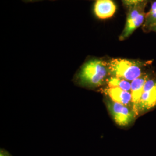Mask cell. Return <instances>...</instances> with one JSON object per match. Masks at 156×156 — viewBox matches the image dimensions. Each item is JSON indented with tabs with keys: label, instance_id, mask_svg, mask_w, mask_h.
<instances>
[{
	"label": "cell",
	"instance_id": "cell-1",
	"mask_svg": "<svg viewBox=\"0 0 156 156\" xmlns=\"http://www.w3.org/2000/svg\"><path fill=\"white\" fill-rule=\"evenodd\" d=\"M108 66L110 76L132 82L145 73L147 63L139 60L115 58L108 62Z\"/></svg>",
	"mask_w": 156,
	"mask_h": 156
},
{
	"label": "cell",
	"instance_id": "cell-2",
	"mask_svg": "<svg viewBox=\"0 0 156 156\" xmlns=\"http://www.w3.org/2000/svg\"><path fill=\"white\" fill-rule=\"evenodd\" d=\"M109 76L108 62L93 59L86 62L78 75L80 83L90 87H99L106 82Z\"/></svg>",
	"mask_w": 156,
	"mask_h": 156
},
{
	"label": "cell",
	"instance_id": "cell-3",
	"mask_svg": "<svg viewBox=\"0 0 156 156\" xmlns=\"http://www.w3.org/2000/svg\"><path fill=\"white\" fill-rule=\"evenodd\" d=\"M106 107L115 122L121 127H128L136 118L132 109L128 106L115 102L109 98L106 100Z\"/></svg>",
	"mask_w": 156,
	"mask_h": 156
},
{
	"label": "cell",
	"instance_id": "cell-4",
	"mask_svg": "<svg viewBox=\"0 0 156 156\" xmlns=\"http://www.w3.org/2000/svg\"><path fill=\"white\" fill-rule=\"evenodd\" d=\"M145 5L137 6L129 9L124 28L119 37L120 41L127 39L144 23Z\"/></svg>",
	"mask_w": 156,
	"mask_h": 156
},
{
	"label": "cell",
	"instance_id": "cell-5",
	"mask_svg": "<svg viewBox=\"0 0 156 156\" xmlns=\"http://www.w3.org/2000/svg\"><path fill=\"white\" fill-rule=\"evenodd\" d=\"M156 106V76L149 75L140 100L138 116Z\"/></svg>",
	"mask_w": 156,
	"mask_h": 156
},
{
	"label": "cell",
	"instance_id": "cell-6",
	"mask_svg": "<svg viewBox=\"0 0 156 156\" xmlns=\"http://www.w3.org/2000/svg\"><path fill=\"white\" fill-rule=\"evenodd\" d=\"M149 74L145 73L140 78L135 79L131 82V109L134 112L135 117H138V108L140 100L142 94L145 82L149 76Z\"/></svg>",
	"mask_w": 156,
	"mask_h": 156
},
{
	"label": "cell",
	"instance_id": "cell-7",
	"mask_svg": "<svg viewBox=\"0 0 156 156\" xmlns=\"http://www.w3.org/2000/svg\"><path fill=\"white\" fill-rule=\"evenodd\" d=\"M110 100L131 108V93L116 87H106L102 90Z\"/></svg>",
	"mask_w": 156,
	"mask_h": 156
},
{
	"label": "cell",
	"instance_id": "cell-8",
	"mask_svg": "<svg viewBox=\"0 0 156 156\" xmlns=\"http://www.w3.org/2000/svg\"><path fill=\"white\" fill-rule=\"evenodd\" d=\"M116 9V5L112 0H96L94 11L98 18L106 19L114 15Z\"/></svg>",
	"mask_w": 156,
	"mask_h": 156
},
{
	"label": "cell",
	"instance_id": "cell-9",
	"mask_svg": "<svg viewBox=\"0 0 156 156\" xmlns=\"http://www.w3.org/2000/svg\"><path fill=\"white\" fill-rule=\"evenodd\" d=\"M131 82L126 80L120 78L110 76L106 79V83L107 87H116L127 91H131Z\"/></svg>",
	"mask_w": 156,
	"mask_h": 156
},
{
	"label": "cell",
	"instance_id": "cell-10",
	"mask_svg": "<svg viewBox=\"0 0 156 156\" xmlns=\"http://www.w3.org/2000/svg\"><path fill=\"white\" fill-rule=\"evenodd\" d=\"M123 3L129 7V8L137 6L145 5L147 0H122Z\"/></svg>",
	"mask_w": 156,
	"mask_h": 156
},
{
	"label": "cell",
	"instance_id": "cell-11",
	"mask_svg": "<svg viewBox=\"0 0 156 156\" xmlns=\"http://www.w3.org/2000/svg\"><path fill=\"white\" fill-rule=\"evenodd\" d=\"M0 156H11L10 154L4 150H1V153H0Z\"/></svg>",
	"mask_w": 156,
	"mask_h": 156
},
{
	"label": "cell",
	"instance_id": "cell-12",
	"mask_svg": "<svg viewBox=\"0 0 156 156\" xmlns=\"http://www.w3.org/2000/svg\"><path fill=\"white\" fill-rule=\"evenodd\" d=\"M150 30H152V31H155L156 32V23L154 25V26H153L151 28H150Z\"/></svg>",
	"mask_w": 156,
	"mask_h": 156
}]
</instances>
